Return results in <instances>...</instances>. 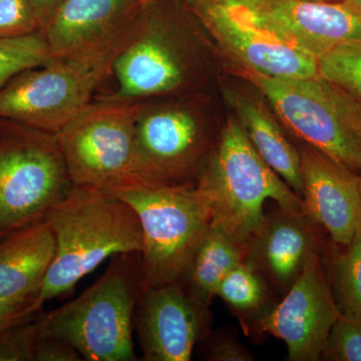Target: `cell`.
<instances>
[{
  "label": "cell",
  "mask_w": 361,
  "mask_h": 361,
  "mask_svg": "<svg viewBox=\"0 0 361 361\" xmlns=\"http://www.w3.org/2000/svg\"><path fill=\"white\" fill-rule=\"evenodd\" d=\"M56 243L54 260L35 307L70 293L78 281L118 254L141 253L142 233L134 209L108 192L73 186L45 218Z\"/></svg>",
  "instance_id": "6da1fadb"
},
{
  "label": "cell",
  "mask_w": 361,
  "mask_h": 361,
  "mask_svg": "<svg viewBox=\"0 0 361 361\" xmlns=\"http://www.w3.org/2000/svg\"><path fill=\"white\" fill-rule=\"evenodd\" d=\"M196 186L210 208L211 224L246 247L264 225L266 201L304 213L302 199L259 155L236 118L226 122Z\"/></svg>",
  "instance_id": "7a4b0ae2"
},
{
  "label": "cell",
  "mask_w": 361,
  "mask_h": 361,
  "mask_svg": "<svg viewBox=\"0 0 361 361\" xmlns=\"http://www.w3.org/2000/svg\"><path fill=\"white\" fill-rule=\"evenodd\" d=\"M111 261L84 293L39 316L42 336L68 342L84 360H137L133 329L142 288L141 254H118Z\"/></svg>",
  "instance_id": "3957f363"
},
{
  "label": "cell",
  "mask_w": 361,
  "mask_h": 361,
  "mask_svg": "<svg viewBox=\"0 0 361 361\" xmlns=\"http://www.w3.org/2000/svg\"><path fill=\"white\" fill-rule=\"evenodd\" d=\"M108 193L129 204L139 218L142 287L180 282L212 223L196 184L137 185Z\"/></svg>",
  "instance_id": "277c9868"
},
{
  "label": "cell",
  "mask_w": 361,
  "mask_h": 361,
  "mask_svg": "<svg viewBox=\"0 0 361 361\" xmlns=\"http://www.w3.org/2000/svg\"><path fill=\"white\" fill-rule=\"evenodd\" d=\"M140 106L114 99L90 103L56 133L73 186L110 192L149 185L135 142Z\"/></svg>",
  "instance_id": "5b68a950"
},
{
  "label": "cell",
  "mask_w": 361,
  "mask_h": 361,
  "mask_svg": "<svg viewBox=\"0 0 361 361\" xmlns=\"http://www.w3.org/2000/svg\"><path fill=\"white\" fill-rule=\"evenodd\" d=\"M73 187L56 134L0 128V240L44 220Z\"/></svg>",
  "instance_id": "8992f818"
},
{
  "label": "cell",
  "mask_w": 361,
  "mask_h": 361,
  "mask_svg": "<svg viewBox=\"0 0 361 361\" xmlns=\"http://www.w3.org/2000/svg\"><path fill=\"white\" fill-rule=\"evenodd\" d=\"M113 63L59 59L23 71L0 90V118L56 134L90 103Z\"/></svg>",
  "instance_id": "52a82bcc"
},
{
  "label": "cell",
  "mask_w": 361,
  "mask_h": 361,
  "mask_svg": "<svg viewBox=\"0 0 361 361\" xmlns=\"http://www.w3.org/2000/svg\"><path fill=\"white\" fill-rule=\"evenodd\" d=\"M168 0H144L111 71L118 90L111 99L137 102L180 89L189 75L186 47Z\"/></svg>",
  "instance_id": "ba28073f"
},
{
  "label": "cell",
  "mask_w": 361,
  "mask_h": 361,
  "mask_svg": "<svg viewBox=\"0 0 361 361\" xmlns=\"http://www.w3.org/2000/svg\"><path fill=\"white\" fill-rule=\"evenodd\" d=\"M194 18L245 71L269 78L319 77L318 59L252 20L249 11L215 0H184Z\"/></svg>",
  "instance_id": "9c48e42d"
},
{
  "label": "cell",
  "mask_w": 361,
  "mask_h": 361,
  "mask_svg": "<svg viewBox=\"0 0 361 361\" xmlns=\"http://www.w3.org/2000/svg\"><path fill=\"white\" fill-rule=\"evenodd\" d=\"M283 122L313 148L361 176V149L312 78H269L244 71Z\"/></svg>",
  "instance_id": "30bf717a"
},
{
  "label": "cell",
  "mask_w": 361,
  "mask_h": 361,
  "mask_svg": "<svg viewBox=\"0 0 361 361\" xmlns=\"http://www.w3.org/2000/svg\"><path fill=\"white\" fill-rule=\"evenodd\" d=\"M339 314L322 255L316 252L283 300L263 313L256 327L284 341L289 360L317 361Z\"/></svg>",
  "instance_id": "8fae6325"
},
{
  "label": "cell",
  "mask_w": 361,
  "mask_h": 361,
  "mask_svg": "<svg viewBox=\"0 0 361 361\" xmlns=\"http://www.w3.org/2000/svg\"><path fill=\"white\" fill-rule=\"evenodd\" d=\"M140 0H59L42 28L52 59L115 61L132 33Z\"/></svg>",
  "instance_id": "7c38bea8"
},
{
  "label": "cell",
  "mask_w": 361,
  "mask_h": 361,
  "mask_svg": "<svg viewBox=\"0 0 361 361\" xmlns=\"http://www.w3.org/2000/svg\"><path fill=\"white\" fill-rule=\"evenodd\" d=\"M135 142L149 185L190 184L203 170L205 134L193 111L183 106L141 104Z\"/></svg>",
  "instance_id": "4fadbf2b"
},
{
  "label": "cell",
  "mask_w": 361,
  "mask_h": 361,
  "mask_svg": "<svg viewBox=\"0 0 361 361\" xmlns=\"http://www.w3.org/2000/svg\"><path fill=\"white\" fill-rule=\"evenodd\" d=\"M208 306L180 282L142 287L135 324L146 361H189L208 319Z\"/></svg>",
  "instance_id": "5bb4252c"
},
{
  "label": "cell",
  "mask_w": 361,
  "mask_h": 361,
  "mask_svg": "<svg viewBox=\"0 0 361 361\" xmlns=\"http://www.w3.org/2000/svg\"><path fill=\"white\" fill-rule=\"evenodd\" d=\"M249 14L258 25L317 59L342 44L361 42V16L342 2L264 0Z\"/></svg>",
  "instance_id": "9a60e30c"
},
{
  "label": "cell",
  "mask_w": 361,
  "mask_h": 361,
  "mask_svg": "<svg viewBox=\"0 0 361 361\" xmlns=\"http://www.w3.org/2000/svg\"><path fill=\"white\" fill-rule=\"evenodd\" d=\"M299 153L304 213L336 245L348 246L361 226L360 176L310 145Z\"/></svg>",
  "instance_id": "2e32d148"
},
{
  "label": "cell",
  "mask_w": 361,
  "mask_h": 361,
  "mask_svg": "<svg viewBox=\"0 0 361 361\" xmlns=\"http://www.w3.org/2000/svg\"><path fill=\"white\" fill-rule=\"evenodd\" d=\"M320 229L305 213L279 208L266 216L262 229L247 247L246 261L287 291L311 254L320 253Z\"/></svg>",
  "instance_id": "e0dca14e"
},
{
  "label": "cell",
  "mask_w": 361,
  "mask_h": 361,
  "mask_svg": "<svg viewBox=\"0 0 361 361\" xmlns=\"http://www.w3.org/2000/svg\"><path fill=\"white\" fill-rule=\"evenodd\" d=\"M56 252L47 220L0 240V296L35 304Z\"/></svg>",
  "instance_id": "ac0fdd59"
},
{
  "label": "cell",
  "mask_w": 361,
  "mask_h": 361,
  "mask_svg": "<svg viewBox=\"0 0 361 361\" xmlns=\"http://www.w3.org/2000/svg\"><path fill=\"white\" fill-rule=\"evenodd\" d=\"M226 99L259 155L302 199L300 153L285 137L269 111L257 101L234 90L226 92Z\"/></svg>",
  "instance_id": "d6986e66"
},
{
  "label": "cell",
  "mask_w": 361,
  "mask_h": 361,
  "mask_svg": "<svg viewBox=\"0 0 361 361\" xmlns=\"http://www.w3.org/2000/svg\"><path fill=\"white\" fill-rule=\"evenodd\" d=\"M246 257V246L211 224L180 283L199 302L209 306L222 280Z\"/></svg>",
  "instance_id": "ffe728a7"
},
{
  "label": "cell",
  "mask_w": 361,
  "mask_h": 361,
  "mask_svg": "<svg viewBox=\"0 0 361 361\" xmlns=\"http://www.w3.org/2000/svg\"><path fill=\"white\" fill-rule=\"evenodd\" d=\"M330 265V286L342 314L361 316V226Z\"/></svg>",
  "instance_id": "44dd1931"
},
{
  "label": "cell",
  "mask_w": 361,
  "mask_h": 361,
  "mask_svg": "<svg viewBox=\"0 0 361 361\" xmlns=\"http://www.w3.org/2000/svg\"><path fill=\"white\" fill-rule=\"evenodd\" d=\"M42 30L25 37L0 39V90L23 71L51 63Z\"/></svg>",
  "instance_id": "7402d4cb"
},
{
  "label": "cell",
  "mask_w": 361,
  "mask_h": 361,
  "mask_svg": "<svg viewBox=\"0 0 361 361\" xmlns=\"http://www.w3.org/2000/svg\"><path fill=\"white\" fill-rule=\"evenodd\" d=\"M216 296L234 310L253 313L264 306L267 286L261 273L245 260L233 268L222 280Z\"/></svg>",
  "instance_id": "603a6c76"
},
{
  "label": "cell",
  "mask_w": 361,
  "mask_h": 361,
  "mask_svg": "<svg viewBox=\"0 0 361 361\" xmlns=\"http://www.w3.org/2000/svg\"><path fill=\"white\" fill-rule=\"evenodd\" d=\"M319 78L361 104V42L342 44L318 59Z\"/></svg>",
  "instance_id": "cb8c5ba5"
},
{
  "label": "cell",
  "mask_w": 361,
  "mask_h": 361,
  "mask_svg": "<svg viewBox=\"0 0 361 361\" xmlns=\"http://www.w3.org/2000/svg\"><path fill=\"white\" fill-rule=\"evenodd\" d=\"M322 358L361 361V316L339 314L325 342Z\"/></svg>",
  "instance_id": "d4e9b609"
},
{
  "label": "cell",
  "mask_w": 361,
  "mask_h": 361,
  "mask_svg": "<svg viewBox=\"0 0 361 361\" xmlns=\"http://www.w3.org/2000/svg\"><path fill=\"white\" fill-rule=\"evenodd\" d=\"M39 316L0 331V361H35L42 337Z\"/></svg>",
  "instance_id": "484cf974"
},
{
  "label": "cell",
  "mask_w": 361,
  "mask_h": 361,
  "mask_svg": "<svg viewBox=\"0 0 361 361\" xmlns=\"http://www.w3.org/2000/svg\"><path fill=\"white\" fill-rule=\"evenodd\" d=\"M42 30L30 0H0V39L25 37Z\"/></svg>",
  "instance_id": "4316f807"
},
{
  "label": "cell",
  "mask_w": 361,
  "mask_h": 361,
  "mask_svg": "<svg viewBox=\"0 0 361 361\" xmlns=\"http://www.w3.org/2000/svg\"><path fill=\"white\" fill-rule=\"evenodd\" d=\"M319 84L325 97L353 134L361 149V104L322 78H319Z\"/></svg>",
  "instance_id": "83f0119b"
},
{
  "label": "cell",
  "mask_w": 361,
  "mask_h": 361,
  "mask_svg": "<svg viewBox=\"0 0 361 361\" xmlns=\"http://www.w3.org/2000/svg\"><path fill=\"white\" fill-rule=\"evenodd\" d=\"M84 360L68 342L58 337L42 336L35 353V361H80Z\"/></svg>",
  "instance_id": "f1b7e54d"
},
{
  "label": "cell",
  "mask_w": 361,
  "mask_h": 361,
  "mask_svg": "<svg viewBox=\"0 0 361 361\" xmlns=\"http://www.w3.org/2000/svg\"><path fill=\"white\" fill-rule=\"evenodd\" d=\"M42 311L33 302H18L0 296V331L35 319Z\"/></svg>",
  "instance_id": "f546056e"
},
{
  "label": "cell",
  "mask_w": 361,
  "mask_h": 361,
  "mask_svg": "<svg viewBox=\"0 0 361 361\" xmlns=\"http://www.w3.org/2000/svg\"><path fill=\"white\" fill-rule=\"evenodd\" d=\"M208 360L212 361H249L253 356L241 343L230 337L215 338L209 349Z\"/></svg>",
  "instance_id": "4dcf8cb0"
},
{
  "label": "cell",
  "mask_w": 361,
  "mask_h": 361,
  "mask_svg": "<svg viewBox=\"0 0 361 361\" xmlns=\"http://www.w3.org/2000/svg\"><path fill=\"white\" fill-rule=\"evenodd\" d=\"M59 0H30L35 13L42 23V28Z\"/></svg>",
  "instance_id": "1f68e13d"
},
{
  "label": "cell",
  "mask_w": 361,
  "mask_h": 361,
  "mask_svg": "<svg viewBox=\"0 0 361 361\" xmlns=\"http://www.w3.org/2000/svg\"><path fill=\"white\" fill-rule=\"evenodd\" d=\"M228 6L240 7L249 11H254L261 6L264 0H215Z\"/></svg>",
  "instance_id": "d6a6232c"
},
{
  "label": "cell",
  "mask_w": 361,
  "mask_h": 361,
  "mask_svg": "<svg viewBox=\"0 0 361 361\" xmlns=\"http://www.w3.org/2000/svg\"><path fill=\"white\" fill-rule=\"evenodd\" d=\"M342 4L353 13L361 16V0H342Z\"/></svg>",
  "instance_id": "836d02e7"
},
{
  "label": "cell",
  "mask_w": 361,
  "mask_h": 361,
  "mask_svg": "<svg viewBox=\"0 0 361 361\" xmlns=\"http://www.w3.org/2000/svg\"><path fill=\"white\" fill-rule=\"evenodd\" d=\"M308 1L330 2V4H336V2H342V0H308Z\"/></svg>",
  "instance_id": "e575fe53"
},
{
  "label": "cell",
  "mask_w": 361,
  "mask_h": 361,
  "mask_svg": "<svg viewBox=\"0 0 361 361\" xmlns=\"http://www.w3.org/2000/svg\"><path fill=\"white\" fill-rule=\"evenodd\" d=\"M360 194H361V176L360 178Z\"/></svg>",
  "instance_id": "d590c367"
},
{
  "label": "cell",
  "mask_w": 361,
  "mask_h": 361,
  "mask_svg": "<svg viewBox=\"0 0 361 361\" xmlns=\"http://www.w3.org/2000/svg\"><path fill=\"white\" fill-rule=\"evenodd\" d=\"M140 1H144V0H140Z\"/></svg>",
  "instance_id": "8d00e7d4"
}]
</instances>
